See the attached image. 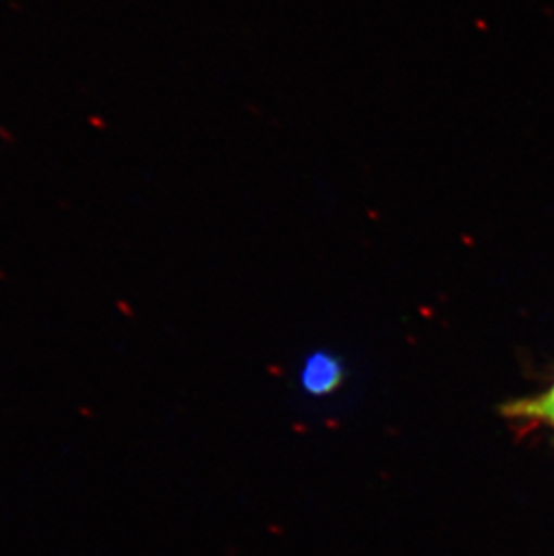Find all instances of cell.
<instances>
[{
    "label": "cell",
    "mask_w": 554,
    "mask_h": 556,
    "mask_svg": "<svg viewBox=\"0 0 554 556\" xmlns=\"http://www.w3.org/2000/svg\"><path fill=\"white\" fill-rule=\"evenodd\" d=\"M345 369L340 358L328 352H315L306 357L301 369V386L312 396H328L342 386Z\"/></svg>",
    "instance_id": "6da1fadb"
},
{
    "label": "cell",
    "mask_w": 554,
    "mask_h": 556,
    "mask_svg": "<svg viewBox=\"0 0 554 556\" xmlns=\"http://www.w3.org/2000/svg\"><path fill=\"white\" fill-rule=\"evenodd\" d=\"M502 416L513 420L544 421L554 427V386L534 399L513 400L501 407Z\"/></svg>",
    "instance_id": "7a4b0ae2"
}]
</instances>
